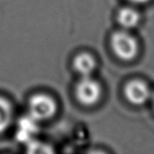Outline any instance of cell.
I'll list each match as a JSON object with an SVG mask.
<instances>
[{"mask_svg":"<svg viewBox=\"0 0 154 154\" xmlns=\"http://www.w3.org/2000/svg\"><path fill=\"white\" fill-rule=\"evenodd\" d=\"M111 46L116 55L125 60H133L138 51V43L134 37L124 31L112 35Z\"/></svg>","mask_w":154,"mask_h":154,"instance_id":"cell-1","label":"cell"},{"mask_svg":"<svg viewBox=\"0 0 154 154\" xmlns=\"http://www.w3.org/2000/svg\"><path fill=\"white\" fill-rule=\"evenodd\" d=\"M57 109L56 103L49 96L38 94L31 97L29 101L30 116L34 120L42 121L53 116Z\"/></svg>","mask_w":154,"mask_h":154,"instance_id":"cell-2","label":"cell"},{"mask_svg":"<svg viewBox=\"0 0 154 154\" xmlns=\"http://www.w3.org/2000/svg\"><path fill=\"white\" fill-rule=\"evenodd\" d=\"M100 84L89 76L83 77L76 87V96L78 100L86 106L96 104L101 97Z\"/></svg>","mask_w":154,"mask_h":154,"instance_id":"cell-3","label":"cell"},{"mask_svg":"<svg viewBox=\"0 0 154 154\" xmlns=\"http://www.w3.org/2000/svg\"><path fill=\"white\" fill-rule=\"evenodd\" d=\"M125 95L129 102L134 105H143L151 97V91L146 83L141 80H133L126 84Z\"/></svg>","mask_w":154,"mask_h":154,"instance_id":"cell-4","label":"cell"},{"mask_svg":"<svg viewBox=\"0 0 154 154\" xmlns=\"http://www.w3.org/2000/svg\"><path fill=\"white\" fill-rule=\"evenodd\" d=\"M75 69L83 77L90 76L96 68V60L88 53L83 52L76 56L73 61Z\"/></svg>","mask_w":154,"mask_h":154,"instance_id":"cell-5","label":"cell"},{"mask_svg":"<svg viewBox=\"0 0 154 154\" xmlns=\"http://www.w3.org/2000/svg\"><path fill=\"white\" fill-rule=\"evenodd\" d=\"M117 20L119 23L127 29L135 27L140 21L139 13L131 7H124L117 14Z\"/></svg>","mask_w":154,"mask_h":154,"instance_id":"cell-6","label":"cell"},{"mask_svg":"<svg viewBox=\"0 0 154 154\" xmlns=\"http://www.w3.org/2000/svg\"><path fill=\"white\" fill-rule=\"evenodd\" d=\"M12 120V107L8 101L0 97V134L10 125Z\"/></svg>","mask_w":154,"mask_h":154,"instance_id":"cell-7","label":"cell"},{"mask_svg":"<svg viewBox=\"0 0 154 154\" xmlns=\"http://www.w3.org/2000/svg\"><path fill=\"white\" fill-rule=\"evenodd\" d=\"M36 120H34L32 116H26L23 117L19 121V130H22L28 134H32L36 132L37 126H36Z\"/></svg>","mask_w":154,"mask_h":154,"instance_id":"cell-8","label":"cell"},{"mask_svg":"<svg viewBox=\"0 0 154 154\" xmlns=\"http://www.w3.org/2000/svg\"><path fill=\"white\" fill-rule=\"evenodd\" d=\"M28 147H29L28 149L29 152H51L49 147H45L44 145L41 143H32L29 144Z\"/></svg>","mask_w":154,"mask_h":154,"instance_id":"cell-9","label":"cell"},{"mask_svg":"<svg viewBox=\"0 0 154 154\" xmlns=\"http://www.w3.org/2000/svg\"><path fill=\"white\" fill-rule=\"evenodd\" d=\"M132 2H134V3H138V4H142V3H145L147 2L148 0H130Z\"/></svg>","mask_w":154,"mask_h":154,"instance_id":"cell-10","label":"cell"},{"mask_svg":"<svg viewBox=\"0 0 154 154\" xmlns=\"http://www.w3.org/2000/svg\"><path fill=\"white\" fill-rule=\"evenodd\" d=\"M152 98H153V104H154V94H153V97H152Z\"/></svg>","mask_w":154,"mask_h":154,"instance_id":"cell-11","label":"cell"}]
</instances>
